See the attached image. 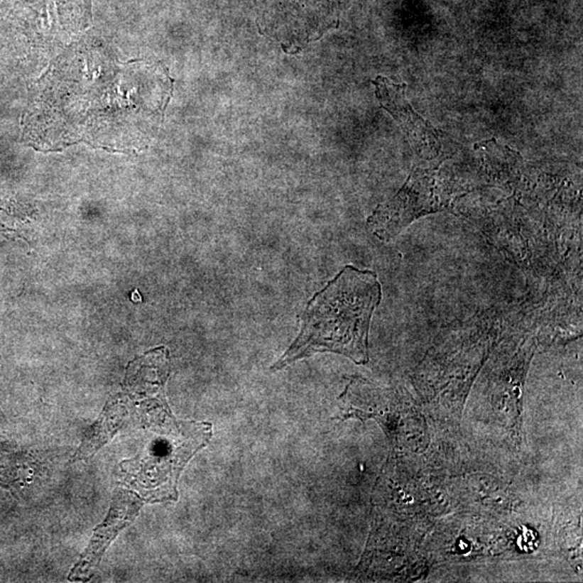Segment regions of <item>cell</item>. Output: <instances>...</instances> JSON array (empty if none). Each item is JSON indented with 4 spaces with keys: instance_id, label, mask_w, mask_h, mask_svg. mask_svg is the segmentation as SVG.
Segmentation results:
<instances>
[{
    "instance_id": "1",
    "label": "cell",
    "mask_w": 583,
    "mask_h": 583,
    "mask_svg": "<svg viewBox=\"0 0 583 583\" xmlns=\"http://www.w3.org/2000/svg\"><path fill=\"white\" fill-rule=\"evenodd\" d=\"M168 72L77 47L39 82L24 118L32 144H124L148 136L169 102Z\"/></svg>"
},
{
    "instance_id": "6",
    "label": "cell",
    "mask_w": 583,
    "mask_h": 583,
    "mask_svg": "<svg viewBox=\"0 0 583 583\" xmlns=\"http://www.w3.org/2000/svg\"><path fill=\"white\" fill-rule=\"evenodd\" d=\"M143 505L144 500L136 494L122 489L116 491L109 514L94 529L90 545L68 576L70 580L86 581L93 576L106 550L116 537L136 520Z\"/></svg>"
},
{
    "instance_id": "2",
    "label": "cell",
    "mask_w": 583,
    "mask_h": 583,
    "mask_svg": "<svg viewBox=\"0 0 583 583\" xmlns=\"http://www.w3.org/2000/svg\"><path fill=\"white\" fill-rule=\"evenodd\" d=\"M381 300L376 273L344 267L311 298L298 338L271 369L320 352L342 354L356 364L369 362V325Z\"/></svg>"
},
{
    "instance_id": "4",
    "label": "cell",
    "mask_w": 583,
    "mask_h": 583,
    "mask_svg": "<svg viewBox=\"0 0 583 583\" xmlns=\"http://www.w3.org/2000/svg\"><path fill=\"white\" fill-rule=\"evenodd\" d=\"M437 168L428 165L413 170L396 196L375 209L367 221L375 236L388 241L418 217L447 207L452 192Z\"/></svg>"
},
{
    "instance_id": "5",
    "label": "cell",
    "mask_w": 583,
    "mask_h": 583,
    "mask_svg": "<svg viewBox=\"0 0 583 583\" xmlns=\"http://www.w3.org/2000/svg\"><path fill=\"white\" fill-rule=\"evenodd\" d=\"M373 84L381 106L400 124L417 157L427 165L439 167L449 157L448 138L415 111L406 99L405 85L393 84L381 76Z\"/></svg>"
},
{
    "instance_id": "7",
    "label": "cell",
    "mask_w": 583,
    "mask_h": 583,
    "mask_svg": "<svg viewBox=\"0 0 583 583\" xmlns=\"http://www.w3.org/2000/svg\"><path fill=\"white\" fill-rule=\"evenodd\" d=\"M128 415V408L119 400H111L104 408L97 423L89 429L79 446L72 462H84L94 456L99 448L109 443L122 428Z\"/></svg>"
},
{
    "instance_id": "3",
    "label": "cell",
    "mask_w": 583,
    "mask_h": 583,
    "mask_svg": "<svg viewBox=\"0 0 583 583\" xmlns=\"http://www.w3.org/2000/svg\"><path fill=\"white\" fill-rule=\"evenodd\" d=\"M138 415L146 435L140 454L120 464L124 481L144 501H175L180 473L209 444L212 423L178 420L165 399L141 404Z\"/></svg>"
}]
</instances>
